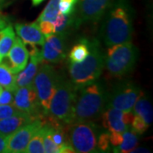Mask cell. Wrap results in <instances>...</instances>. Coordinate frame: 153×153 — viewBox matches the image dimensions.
I'll use <instances>...</instances> for the list:
<instances>
[{
    "mask_svg": "<svg viewBox=\"0 0 153 153\" xmlns=\"http://www.w3.org/2000/svg\"><path fill=\"white\" fill-rule=\"evenodd\" d=\"M134 10L128 0H112L102 16L100 36L107 47L130 42Z\"/></svg>",
    "mask_w": 153,
    "mask_h": 153,
    "instance_id": "1",
    "label": "cell"
},
{
    "mask_svg": "<svg viewBox=\"0 0 153 153\" xmlns=\"http://www.w3.org/2000/svg\"><path fill=\"white\" fill-rule=\"evenodd\" d=\"M105 54L98 40L89 41V54L81 62H70V81L76 90L96 82L105 67Z\"/></svg>",
    "mask_w": 153,
    "mask_h": 153,
    "instance_id": "2",
    "label": "cell"
},
{
    "mask_svg": "<svg viewBox=\"0 0 153 153\" xmlns=\"http://www.w3.org/2000/svg\"><path fill=\"white\" fill-rule=\"evenodd\" d=\"M77 92L78 90L70 80L59 75L48 114L45 116L49 124L58 126L61 123L70 124L72 123Z\"/></svg>",
    "mask_w": 153,
    "mask_h": 153,
    "instance_id": "3",
    "label": "cell"
},
{
    "mask_svg": "<svg viewBox=\"0 0 153 153\" xmlns=\"http://www.w3.org/2000/svg\"><path fill=\"white\" fill-rule=\"evenodd\" d=\"M78 91L72 123L97 119L106 108L108 91L101 82L97 81Z\"/></svg>",
    "mask_w": 153,
    "mask_h": 153,
    "instance_id": "4",
    "label": "cell"
},
{
    "mask_svg": "<svg viewBox=\"0 0 153 153\" xmlns=\"http://www.w3.org/2000/svg\"><path fill=\"white\" fill-rule=\"evenodd\" d=\"M138 59V49L131 42L108 47L105 66L111 77L122 78L134 69Z\"/></svg>",
    "mask_w": 153,
    "mask_h": 153,
    "instance_id": "5",
    "label": "cell"
},
{
    "mask_svg": "<svg viewBox=\"0 0 153 153\" xmlns=\"http://www.w3.org/2000/svg\"><path fill=\"white\" fill-rule=\"evenodd\" d=\"M100 128L94 121L77 122L66 128V140L77 153L97 152Z\"/></svg>",
    "mask_w": 153,
    "mask_h": 153,
    "instance_id": "6",
    "label": "cell"
},
{
    "mask_svg": "<svg viewBox=\"0 0 153 153\" xmlns=\"http://www.w3.org/2000/svg\"><path fill=\"white\" fill-rule=\"evenodd\" d=\"M59 74L50 65L44 64L38 67L37 74L33 79V84L38 94L42 113L48 114L52 96L55 93Z\"/></svg>",
    "mask_w": 153,
    "mask_h": 153,
    "instance_id": "7",
    "label": "cell"
},
{
    "mask_svg": "<svg viewBox=\"0 0 153 153\" xmlns=\"http://www.w3.org/2000/svg\"><path fill=\"white\" fill-rule=\"evenodd\" d=\"M142 94L140 88L131 81L117 82L111 91H108L106 108L113 107L121 111H131Z\"/></svg>",
    "mask_w": 153,
    "mask_h": 153,
    "instance_id": "8",
    "label": "cell"
},
{
    "mask_svg": "<svg viewBox=\"0 0 153 153\" xmlns=\"http://www.w3.org/2000/svg\"><path fill=\"white\" fill-rule=\"evenodd\" d=\"M112 0H79L76 15H74L73 27L78 28L86 22H98L101 20Z\"/></svg>",
    "mask_w": 153,
    "mask_h": 153,
    "instance_id": "9",
    "label": "cell"
},
{
    "mask_svg": "<svg viewBox=\"0 0 153 153\" xmlns=\"http://www.w3.org/2000/svg\"><path fill=\"white\" fill-rule=\"evenodd\" d=\"M44 116H42L29 123L26 125L22 126L16 131H15L7 138L6 151L7 153H22L25 152L28 142L35 132L46 124L45 121L43 120Z\"/></svg>",
    "mask_w": 153,
    "mask_h": 153,
    "instance_id": "10",
    "label": "cell"
},
{
    "mask_svg": "<svg viewBox=\"0 0 153 153\" xmlns=\"http://www.w3.org/2000/svg\"><path fill=\"white\" fill-rule=\"evenodd\" d=\"M13 105L19 111L33 117H41V107L33 82L27 86L17 88L14 94Z\"/></svg>",
    "mask_w": 153,
    "mask_h": 153,
    "instance_id": "11",
    "label": "cell"
},
{
    "mask_svg": "<svg viewBox=\"0 0 153 153\" xmlns=\"http://www.w3.org/2000/svg\"><path fill=\"white\" fill-rule=\"evenodd\" d=\"M67 33H53L44 39L41 55L43 61L59 63L66 57V40Z\"/></svg>",
    "mask_w": 153,
    "mask_h": 153,
    "instance_id": "12",
    "label": "cell"
},
{
    "mask_svg": "<svg viewBox=\"0 0 153 153\" xmlns=\"http://www.w3.org/2000/svg\"><path fill=\"white\" fill-rule=\"evenodd\" d=\"M38 117H33L26 112L21 111L9 117L2 118L0 119V134L4 136H9L17 129L22 128V126L27 124Z\"/></svg>",
    "mask_w": 153,
    "mask_h": 153,
    "instance_id": "13",
    "label": "cell"
},
{
    "mask_svg": "<svg viewBox=\"0 0 153 153\" xmlns=\"http://www.w3.org/2000/svg\"><path fill=\"white\" fill-rule=\"evenodd\" d=\"M101 116L103 127L109 132L123 133L130 128L123 122V111L113 107H107L105 109Z\"/></svg>",
    "mask_w": 153,
    "mask_h": 153,
    "instance_id": "14",
    "label": "cell"
},
{
    "mask_svg": "<svg viewBox=\"0 0 153 153\" xmlns=\"http://www.w3.org/2000/svg\"><path fill=\"white\" fill-rule=\"evenodd\" d=\"M15 29L19 38L23 42L33 43L38 45L44 44L45 36L41 33L38 24L36 22L27 24L17 23L15 25Z\"/></svg>",
    "mask_w": 153,
    "mask_h": 153,
    "instance_id": "15",
    "label": "cell"
},
{
    "mask_svg": "<svg viewBox=\"0 0 153 153\" xmlns=\"http://www.w3.org/2000/svg\"><path fill=\"white\" fill-rule=\"evenodd\" d=\"M43 62L42 55L31 56V60L29 61L27 66L16 74V88L27 86L33 82V79L37 74L39 67V64Z\"/></svg>",
    "mask_w": 153,
    "mask_h": 153,
    "instance_id": "16",
    "label": "cell"
},
{
    "mask_svg": "<svg viewBox=\"0 0 153 153\" xmlns=\"http://www.w3.org/2000/svg\"><path fill=\"white\" fill-rule=\"evenodd\" d=\"M8 56L16 67L18 72L23 70L27 65L29 55L25 48L24 43L19 37H16L15 42L8 53Z\"/></svg>",
    "mask_w": 153,
    "mask_h": 153,
    "instance_id": "17",
    "label": "cell"
},
{
    "mask_svg": "<svg viewBox=\"0 0 153 153\" xmlns=\"http://www.w3.org/2000/svg\"><path fill=\"white\" fill-rule=\"evenodd\" d=\"M142 94L133 106L134 114L140 116L147 125H151L153 122V110L152 104Z\"/></svg>",
    "mask_w": 153,
    "mask_h": 153,
    "instance_id": "18",
    "label": "cell"
},
{
    "mask_svg": "<svg viewBox=\"0 0 153 153\" xmlns=\"http://www.w3.org/2000/svg\"><path fill=\"white\" fill-rule=\"evenodd\" d=\"M122 134L123 138V142L118 146L113 147V152L120 153L132 152V151L136 147L139 142L138 134L132 131L131 129H128L123 132Z\"/></svg>",
    "mask_w": 153,
    "mask_h": 153,
    "instance_id": "19",
    "label": "cell"
},
{
    "mask_svg": "<svg viewBox=\"0 0 153 153\" xmlns=\"http://www.w3.org/2000/svg\"><path fill=\"white\" fill-rule=\"evenodd\" d=\"M89 54V40L81 38L70 50V62H81Z\"/></svg>",
    "mask_w": 153,
    "mask_h": 153,
    "instance_id": "20",
    "label": "cell"
},
{
    "mask_svg": "<svg viewBox=\"0 0 153 153\" xmlns=\"http://www.w3.org/2000/svg\"><path fill=\"white\" fill-rule=\"evenodd\" d=\"M16 33L11 25H8L4 28V35L0 39V60L8 55L12 45L15 42Z\"/></svg>",
    "mask_w": 153,
    "mask_h": 153,
    "instance_id": "21",
    "label": "cell"
},
{
    "mask_svg": "<svg viewBox=\"0 0 153 153\" xmlns=\"http://www.w3.org/2000/svg\"><path fill=\"white\" fill-rule=\"evenodd\" d=\"M26 153H44V131L43 127L38 128L30 139L27 148Z\"/></svg>",
    "mask_w": 153,
    "mask_h": 153,
    "instance_id": "22",
    "label": "cell"
},
{
    "mask_svg": "<svg viewBox=\"0 0 153 153\" xmlns=\"http://www.w3.org/2000/svg\"><path fill=\"white\" fill-rule=\"evenodd\" d=\"M74 23V15H64L59 11L57 16L53 22L54 32L55 33H66L68 28L73 26Z\"/></svg>",
    "mask_w": 153,
    "mask_h": 153,
    "instance_id": "23",
    "label": "cell"
},
{
    "mask_svg": "<svg viewBox=\"0 0 153 153\" xmlns=\"http://www.w3.org/2000/svg\"><path fill=\"white\" fill-rule=\"evenodd\" d=\"M59 1L60 0H49L48 4L42 11L36 22L38 24V22L42 21L54 22L59 13Z\"/></svg>",
    "mask_w": 153,
    "mask_h": 153,
    "instance_id": "24",
    "label": "cell"
},
{
    "mask_svg": "<svg viewBox=\"0 0 153 153\" xmlns=\"http://www.w3.org/2000/svg\"><path fill=\"white\" fill-rule=\"evenodd\" d=\"M52 129H53V126L49 123L43 126L44 152L60 153V148L52 140Z\"/></svg>",
    "mask_w": 153,
    "mask_h": 153,
    "instance_id": "25",
    "label": "cell"
},
{
    "mask_svg": "<svg viewBox=\"0 0 153 153\" xmlns=\"http://www.w3.org/2000/svg\"><path fill=\"white\" fill-rule=\"evenodd\" d=\"M0 85L11 91H16V74L12 73L7 67L0 64Z\"/></svg>",
    "mask_w": 153,
    "mask_h": 153,
    "instance_id": "26",
    "label": "cell"
},
{
    "mask_svg": "<svg viewBox=\"0 0 153 153\" xmlns=\"http://www.w3.org/2000/svg\"><path fill=\"white\" fill-rule=\"evenodd\" d=\"M149 127L150 126L147 125L140 116L135 114L134 116L129 129H131L132 131L134 132L137 134H142L147 130Z\"/></svg>",
    "mask_w": 153,
    "mask_h": 153,
    "instance_id": "27",
    "label": "cell"
},
{
    "mask_svg": "<svg viewBox=\"0 0 153 153\" xmlns=\"http://www.w3.org/2000/svg\"><path fill=\"white\" fill-rule=\"evenodd\" d=\"M78 0H60L59 11L64 15H74L76 12V4Z\"/></svg>",
    "mask_w": 153,
    "mask_h": 153,
    "instance_id": "28",
    "label": "cell"
},
{
    "mask_svg": "<svg viewBox=\"0 0 153 153\" xmlns=\"http://www.w3.org/2000/svg\"><path fill=\"white\" fill-rule=\"evenodd\" d=\"M110 140H109V133H101L99 134L97 140V150L98 152H106L110 149Z\"/></svg>",
    "mask_w": 153,
    "mask_h": 153,
    "instance_id": "29",
    "label": "cell"
},
{
    "mask_svg": "<svg viewBox=\"0 0 153 153\" xmlns=\"http://www.w3.org/2000/svg\"><path fill=\"white\" fill-rule=\"evenodd\" d=\"M21 112L14 105H0V119L9 117Z\"/></svg>",
    "mask_w": 153,
    "mask_h": 153,
    "instance_id": "30",
    "label": "cell"
},
{
    "mask_svg": "<svg viewBox=\"0 0 153 153\" xmlns=\"http://www.w3.org/2000/svg\"><path fill=\"white\" fill-rule=\"evenodd\" d=\"M15 91L3 88L0 92V105H12L14 101Z\"/></svg>",
    "mask_w": 153,
    "mask_h": 153,
    "instance_id": "31",
    "label": "cell"
},
{
    "mask_svg": "<svg viewBox=\"0 0 153 153\" xmlns=\"http://www.w3.org/2000/svg\"><path fill=\"white\" fill-rule=\"evenodd\" d=\"M38 27H39L41 33L45 36V38L49 35L55 33L53 22H48V21H42V22H38Z\"/></svg>",
    "mask_w": 153,
    "mask_h": 153,
    "instance_id": "32",
    "label": "cell"
},
{
    "mask_svg": "<svg viewBox=\"0 0 153 153\" xmlns=\"http://www.w3.org/2000/svg\"><path fill=\"white\" fill-rule=\"evenodd\" d=\"M123 134L122 133L119 132H110L109 133V140L111 146H112L113 147H117L123 142Z\"/></svg>",
    "mask_w": 153,
    "mask_h": 153,
    "instance_id": "33",
    "label": "cell"
},
{
    "mask_svg": "<svg viewBox=\"0 0 153 153\" xmlns=\"http://www.w3.org/2000/svg\"><path fill=\"white\" fill-rule=\"evenodd\" d=\"M25 48L27 51L28 55L30 56H34V55H38L41 54V50L37 47V44H33V43H29V42H23Z\"/></svg>",
    "mask_w": 153,
    "mask_h": 153,
    "instance_id": "34",
    "label": "cell"
},
{
    "mask_svg": "<svg viewBox=\"0 0 153 153\" xmlns=\"http://www.w3.org/2000/svg\"><path fill=\"white\" fill-rule=\"evenodd\" d=\"M7 138H8V136H4V135L0 134V153L5 152Z\"/></svg>",
    "mask_w": 153,
    "mask_h": 153,
    "instance_id": "35",
    "label": "cell"
},
{
    "mask_svg": "<svg viewBox=\"0 0 153 153\" xmlns=\"http://www.w3.org/2000/svg\"><path fill=\"white\" fill-rule=\"evenodd\" d=\"M8 21H7V18L2 16V14L0 15V30L4 29L8 26Z\"/></svg>",
    "mask_w": 153,
    "mask_h": 153,
    "instance_id": "36",
    "label": "cell"
},
{
    "mask_svg": "<svg viewBox=\"0 0 153 153\" xmlns=\"http://www.w3.org/2000/svg\"><path fill=\"white\" fill-rule=\"evenodd\" d=\"M132 152H149V151L146 149H144V148H139V149H134L132 151Z\"/></svg>",
    "mask_w": 153,
    "mask_h": 153,
    "instance_id": "37",
    "label": "cell"
},
{
    "mask_svg": "<svg viewBox=\"0 0 153 153\" xmlns=\"http://www.w3.org/2000/svg\"><path fill=\"white\" fill-rule=\"evenodd\" d=\"M32 1V4L33 6H38L42 2H44V0H31Z\"/></svg>",
    "mask_w": 153,
    "mask_h": 153,
    "instance_id": "38",
    "label": "cell"
},
{
    "mask_svg": "<svg viewBox=\"0 0 153 153\" xmlns=\"http://www.w3.org/2000/svg\"><path fill=\"white\" fill-rule=\"evenodd\" d=\"M6 1H7V0H0V4H1V5H4L6 3Z\"/></svg>",
    "mask_w": 153,
    "mask_h": 153,
    "instance_id": "39",
    "label": "cell"
},
{
    "mask_svg": "<svg viewBox=\"0 0 153 153\" xmlns=\"http://www.w3.org/2000/svg\"><path fill=\"white\" fill-rule=\"evenodd\" d=\"M2 89H3V87H2V86H1V85H0V92H1V91H2Z\"/></svg>",
    "mask_w": 153,
    "mask_h": 153,
    "instance_id": "40",
    "label": "cell"
},
{
    "mask_svg": "<svg viewBox=\"0 0 153 153\" xmlns=\"http://www.w3.org/2000/svg\"><path fill=\"white\" fill-rule=\"evenodd\" d=\"M2 6L3 5H1V4H0V15H1V8H2Z\"/></svg>",
    "mask_w": 153,
    "mask_h": 153,
    "instance_id": "41",
    "label": "cell"
}]
</instances>
